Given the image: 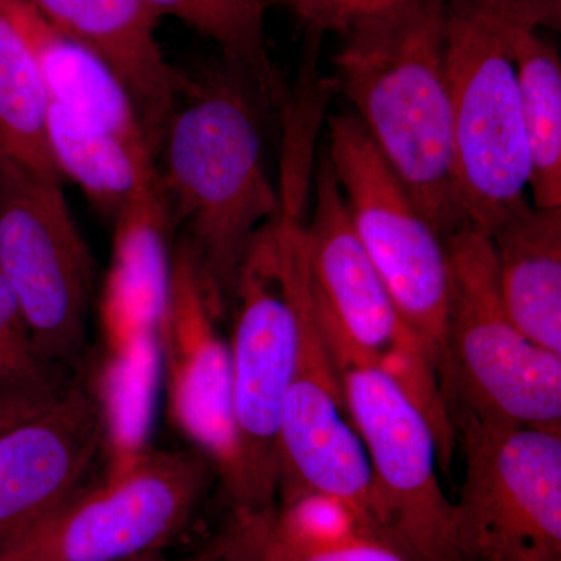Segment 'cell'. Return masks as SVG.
Masks as SVG:
<instances>
[{"label": "cell", "instance_id": "f1b7e54d", "mask_svg": "<svg viewBox=\"0 0 561 561\" xmlns=\"http://www.w3.org/2000/svg\"><path fill=\"white\" fill-rule=\"evenodd\" d=\"M227 551L221 561H260L253 518L249 513H232Z\"/></svg>", "mask_w": 561, "mask_h": 561}, {"label": "cell", "instance_id": "1f68e13d", "mask_svg": "<svg viewBox=\"0 0 561 561\" xmlns=\"http://www.w3.org/2000/svg\"><path fill=\"white\" fill-rule=\"evenodd\" d=\"M512 561H561V560L523 559V560H512Z\"/></svg>", "mask_w": 561, "mask_h": 561}, {"label": "cell", "instance_id": "2e32d148", "mask_svg": "<svg viewBox=\"0 0 561 561\" xmlns=\"http://www.w3.org/2000/svg\"><path fill=\"white\" fill-rule=\"evenodd\" d=\"M24 2L54 31L92 51L116 73L135 103L154 154L165 121L190 81L161 49L160 18L142 0Z\"/></svg>", "mask_w": 561, "mask_h": 561}, {"label": "cell", "instance_id": "4fadbf2b", "mask_svg": "<svg viewBox=\"0 0 561 561\" xmlns=\"http://www.w3.org/2000/svg\"><path fill=\"white\" fill-rule=\"evenodd\" d=\"M306 491L342 497L376 531L370 463L317 324L308 271L300 291L297 362L280 411L276 497L289 501Z\"/></svg>", "mask_w": 561, "mask_h": 561}, {"label": "cell", "instance_id": "f546056e", "mask_svg": "<svg viewBox=\"0 0 561 561\" xmlns=\"http://www.w3.org/2000/svg\"><path fill=\"white\" fill-rule=\"evenodd\" d=\"M228 529L220 531L213 540L203 545L198 551L187 553L180 557H162L160 553H149V556L139 557V559L130 561H221L224 553L227 551Z\"/></svg>", "mask_w": 561, "mask_h": 561}, {"label": "cell", "instance_id": "484cf974", "mask_svg": "<svg viewBox=\"0 0 561 561\" xmlns=\"http://www.w3.org/2000/svg\"><path fill=\"white\" fill-rule=\"evenodd\" d=\"M267 513L251 515L260 561H409L390 542L378 537H362L330 548L290 545L267 529Z\"/></svg>", "mask_w": 561, "mask_h": 561}, {"label": "cell", "instance_id": "5bb4252c", "mask_svg": "<svg viewBox=\"0 0 561 561\" xmlns=\"http://www.w3.org/2000/svg\"><path fill=\"white\" fill-rule=\"evenodd\" d=\"M105 451L99 402L83 383L0 437V549L65 507Z\"/></svg>", "mask_w": 561, "mask_h": 561}, {"label": "cell", "instance_id": "7c38bea8", "mask_svg": "<svg viewBox=\"0 0 561 561\" xmlns=\"http://www.w3.org/2000/svg\"><path fill=\"white\" fill-rule=\"evenodd\" d=\"M220 313L190 243L173 245L168 302L160 321L161 378L173 427L210 461L232 513L243 481L232 413L231 357Z\"/></svg>", "mask_w": 561, "mask_h": 561}, {"label": "cell", "instance_id": "277c9868", "mask_svg": "<svg viewBox=\"0 0 561 561\" xmlns=\"http://www.w3.org/2000/svg\"><path fill=\"white\" fill-rule=\"evenodd\" d=\"M306 198H279V210L253 236L231 297L232 413L243 496L234 513L275 508L278 431L297 362L306 260Z\"/></svg>", "mask_w": 561, "mask_h": 561}, {"label": "cell", "instance_id": "8fae6325", "mask_svg": "<svg viewBox=\"0 0 561 561\" xmlns=\"http://www.w3.org/2000/svg\"><path fill=\"white\" fill-rule=\"evenodd\" d=\"M214 471L192 449H147L125 470L80 490L49 522L16 540L25 561H130L186 529ZM217 476V474H216Z\"/></svg>", "mask_w": 561, "mask_h": 561}, {"label": "cell", "instance_id": "cb8c5ba5", "mask_svg": "<svg viewBox=\"0 0 561 561\" xmlns=\"http://www.w3.org/2000/svg\"><path fill=\"white\" fill-rule=\"evenodd\" d=\"M265 524L279 540L302 548H330L362 537H378L353 505L321 491H306L279 502L265 516Z\"/></svg>", "mask_w": 561, "mask_h": 561}, {"label": "cell", "instance_id": "4dcf8cb0", "mask_svg": "<svg viewBox=\"0 0 561 561\" xmlns=\"http://www.w3.org/2000/svg\"><path fill=\"white\" fill-rule=\"evenodd\" d=\"M0 561H24L20 548L14 542L7 546V548L0 549Z\"/></svg>", "mask_w": 561, "mask_h": 561}, {"label": "cell", "instance_id": "ba28073f", "mask_svg": "<svg viewBox=\"0 0 561 561\" xmlns=\"http://www.w3.org/2000/svg\"><path fill=\"white\" fill-rule=\"evenodd\" d=\"M463 456L456 511L465 561L561 560V430L451 415Z\"/></svg>", "mask_w": 561, "mask_h": 561}, {"label": "cell", "instance_id": "9a60e30c", "mask_svg": "<svg viewBox=\"0 0 561 561\" xmlns=\"http://www.w3.org/2000/svg\"><path fill=\"white\" fill-rule=\"evenodd\" d=\"M160 381V321L105 276L99 300V345L87 387L105 424L106 476L125 470L150 448Z\"/></svg>", "mask_w": 561, "mask_h": 561}, {"label": "cell", "instance_id": "d4e9b609", "mask_svg": "<svg viewBox=\"0 0 561 561\" xmlns=\"http://www.w3.org/2000/svg\"><path fill=\"white\" fill-rule=\"evenodd\" d=\"M51 367L41 359L20 302L0 276V387L60 389Z\"/></svg>", "mask_w": 561, "mask_h": 561}, {"label": "cell", "instance_id": "6da1fadb", "mask_svg": "<svg viewBox=\"0 0 561 561\" xmlns=\"http://www.w3.org/2000/svg\"><path fill=\"white\" fill-rule=\"evenodd\" d=\"M260 103L228 62L190 76L154 151V187L220 316L230 309L247 247L279 210L262 154Z\"/></svg>", "mask_w": 561, "mask_h": 561}, {"label": "cell", "instance_id": "603a6c76", "mask_svg": "<svg viewBox=\"0 0 561 561\" xmlns=\"http://www.w3.org/2000/svg\"><path fill=\"white\" fill-rule=\"evenodd\" d=\"M179 21L219 46L224 61L242 72L267 105L283 108L287 88L268 50L267 0H176Z\"/></svg>", "mask_w": 561, "mask_h": 561}, {"label": "cell", "instance_id": "7a4b0ae2", "mask_svg": "<svg viewBox=\"0 0 561 561\" xmlns=\"http://www.w3.org/2000/svg\"><path fill=\"white\" fill-rule=\"evenodd\" d=\"M334 91L443 238L467 224L454 172L445 0H412L342 33Z\"/></svg>", "mask_w": 561, "mask_h": 561}, {"label": "cell", "instance_id": "d6a6232c", "mask_svg": "<svg viewBox=\"0 0 561 561\" xmlns=\"http://www.w3.org/2000/svg\"><path fill=\"white\" fill-rule=\"evenodd\" d=\"M267 2L268 5H271V3H280V5H283L284 0H267Z\"/></svg>", "mask_w": 561, "mask_h": 561}, {"label": "cell", "instance_id": "d6986e66", "mask_svg": "<svg viewBox=\"0 0 561 561\" xmlns=\"http://www.w3.org/2000/svg\"><path fill=\"white\" fill-rule=\"evenodd\" d=\"M47 138L62 180L76 183L91 205L111 221L153 179L154 160L150 153L77 119L50 101Z\"/></svg>", "mask_w": 561, "mask_h": 561}, {"label": "cell", "instance_id": "e0dca14e", "mask_svg": "<svg viewBox=\"0 0 561 561\" xmlns=\"http://www.w3.org/2000/svg\"><path fill=\"white\" fill-rule=\"evenodd\" d=\"M489 238L513 323L561 356V208H537L526 201Z\"/></svg>", "mask_w": 561, "mask_h": 561}, {"label": "cell", "instance_id": "44dd1931", "mask_svg": "<svg viewBox=\"0 0 561 561\" xmlns=\"http://www.w3.org/2000/svg\"><path fill=\"white\" fill-rule=\"evenodd\" d=\"M49 94L31 44L0 0V157L62 180L47 138Z\"/></svg>", "mask_w": 561, "mask_h": 561}, {"label": "cell", "instance_id": "5b68a950", "mask_svg": "<svg viewBox=\"0 0 561 561\" xmlns=\"http://www.w3.org/2000/svg\"><path fill=\"white\" fill-rule=\"evenodd\" d=\"M445 242L449 302L440 382L449 413L561 430V356L513 323L489 234L463 225Z\"/></svg>", "mask_w": 561, "mask_h": 561}, {"label": "cell", "instance_id": "9c48e42d", "mask_svg": "<svg viewBox=\"0 0 561 561\" xmlns=\"http://www.w3.org/2000/svg\"><path fill=\"white\" fill-rule=\"evenodd\" d=\"M328 125L327 158L351 227L402 321L442 376L449 302L445 238L416 208L353 114H335Z\"/></svg>", "mask_w": 561, "mask_h": 561}, {"label": "cell", "instance_id": "30bf717a", "mask_svg": "<svg viewBox=\"0 0 561 561\" xmlns=\"http://www.w3.org/2000/svg\"><path fill=\"white\" fill-rule=\"evenodd\" d=\"M0 276L20 302L41 359L76 360L94 297V256L62 181L5 157H0Z\"/></svg>", "mask_w": 561, "mask_h": 561}, {"label": "cell", "instance_id": "ffe728a7", "mask_svg": "<svg viewBox=\"0 0 561 561\" xmlns=\"http://www.w3.org/2000/svg\"><path fill=\"white\" fill-rule=\"evenodd\" d=\"M516 72L527 154L531 205L561 208V60L540 28L516 35Z\"/></svg>", "mask_w": 561, "mask_h": 561}, {"label": "cell", "instance_id": "3957f363", "mask_svg": "<svg viewBox=\"0 0 561 561\" xmlns=\"http://www.w3.org/2000/svg\"><path fill=\"white\" fill-rule=\"evenodd\" d=\"M561 28V0H445V65L457 198L489 232L526 202L530 165L519 103L516 35Z\"/></svg>", "mask_w": 561, "mask_h": 561}, {"label": "cell", "instance_id": "52a82bcc", "mask_svg": "<svg viewBox=\"0 0 561 561\" xmlns=\"http://www.w3.org/2000/svg\"><path fill=\"white\" fill-rule=\"evenodd\" d=\"M305 238L317 323L341 335L409 394L430 420L442 467L448 468L457 442L437 365L402 321L362 249L328 158L316 171V203Z\"/></svg>", "mask_w": 561, "mask_h": 561}, {"label": "cell", "instance_id": "4316f807", "mask_svg": "<svg viewBox=\"0 0 561 561\" xmlns=\"http://www.w3.org/2000/svg\"><path fill=\"white\" fill-rule=\"evenodd\" d=\"M412 0H284L306 39L317 41L327 33L348 32L354 25L400 9Z\"/></svg>", "mask_w": 561, "mask_h": 561}, {"label": "cell", "instance_id": "7402d4cb", "mask_svg": "<svg viewBox=\"0 0 561 561\" xmlns=\"http://www.w3.org/2000/svg\"><path fill=\"white\" fill-rule=\"evenodd\" d=\"M113 254L106 278L161 321L171 280L173 228L153 179L147 181L113 221Z\"/></svg>", "mask_w": 561, "mask_h": 561}, {"label": "cell", "instance_id": "ac0fdd59", "mask_svg": "<svg viewBox=\"0 0 561 561\" xmlns=\"http://www.w3.org/2000/svg\"><path fill=\"white\" fill-rule=\"evenodd\" d=\"M5 5L38 60L49 101L154 160L135 103L116 73L92 51L54 31L24 0H5Z\"/></svg>", "mask_w": 561, "mask_h": 561}, {"label": "cell", "instance_id": "83f0119b", "mask_svg": "<svg viewBox=\"0 0 561 561\" xmlns=\"http://www.w3.org/2000/svg\"><path fill=\"white\" fill-rule=\"evenodd\" d=\"M60 389H18V387H0V437L22 421L46 409Z\"/></svg>", "mask_w": 561, "mask_h": 561}, {"label": "cell", "instance_id": "8992f818", "mask_svg": "<svg viewBox=\"0 0 561 561\" xmlns=\"http://www.w3.org/2000/svg\"><path fill=\"white\" fill-rule=\"evenodd\" d=\"M319 330L370 463L379 537L409 561H465L454 501L438 478L440 451L430 420L386 371L341 335Z\"/></svg>", "mask_w": 561, "mask_h": 561}]
</instances>
